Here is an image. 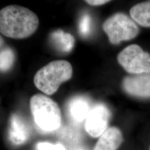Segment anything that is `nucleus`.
Wrapping results in <instances>:
<instances>
[{"mask_svg": "<svg viewBox=\"0 0 150 150\" xmlns=\"http://www.w3.org/2000/svg\"><path fill=\"white\" fill-rule=\"evenodd\" d=\"M51 40L60 52H69L74 47L75 38L69 33L58 30L51 34Z\"/></svg>", "mask_w": 150, "mask_h": 150, "instance_id": "12", "label": "nucleus"}, {"mask_svg": "<svg viewBox=\"0 0 150 150\" xmlns=\"http://www.w3.org/2000/svg\"><path fill=\"white\" fill-rule=\"evenodd\" d=\"M38 150H66L61 144L54 145L48 142H40L36 146Z\"/></svg>", "mask_w": 150, "mask_h": 150, "instance_id": "15", "label": "nucleus"}, {"mask_svg": "<svg viewBox=\"0 0 150 150\" xmlns=\"http://www.w3.org/2000/svg\"><path fill=\"white\" fill-rule=\"evenodd\" d=\"M15 59V54L11 48L6 47L2 50L1 51V71L4 72L9 70Z\"/></svg>", "mask_w": 150, "mask_h": 150, "instance_id": "13", "label": "nucleus"}, {"mask_svg": "<svg viewBox=\"0 0 150 150\" xmlns=\"http://www.w3.org/2000/svg\"><path fill=\"white\" fill-rule=\"evenodd\" d=\"M38 24V16L26 7L8 6L0 11V32L6 37L28 38L37 30Z\"/></svg>", "mask_w": 150, "mask_h": 150, "instance_id": "1", "label": "nucleus"}, {"mask_svg": "<svg viewBox=\"0 0 150 150\" xmlns=\"http://www.w3.org/2000/svg\"><path fill=\"white\" fill-rule=\"evenodd\" d=\"M30 106L35 123L42 130L51 132L59 128L61 110L53 100L42 94H36L31 98Z\"/></svg>", "mask_w": 150, "mask_h": 150, "instance_id": "3", "label": "nucleus"}, {"mask_svg": "<svg viewBox=\"0 0 150 150\" xmlns=\"http://www.w3.org/2000/svg\"><path fill=\"white\" fill-rule=\"evenodd\" d=\"M85 2H87L88 4L90 5L91 6H100L104 5L105 4H107L108 2H110V1H106V0H95V1H85Z\"/></svg>", "mask_w": 150, "mask_h": 150, "instance_id": "16", "label": "nucleus"}, {"mask_svg": "<svg viewBox=\"0 0 150 150\" xmlns=\"http://www.w3.org/2000/svg\"><path fill=\"white\" fill-rule=\"evenodd\" d=\"M131 17L142 27H150V1L136 4L129 10Z\"/></svg>", "mask_w": 150, "mask_h": 150, "instance_id": "11", "label": "nucleus"}, {"mask_svg": "<svg viewBox=\"0 0 150 150\" xmlns=\"http://www.w3.org/2000/svg\"><path fill=\"white\" fill-rule=\"evenodd\" d=\"M123 90L131 96L150 97V74L126 76L122 81Z\"/></svg>", "mask_w": 150, "mask_h": 150, "instance_id": "7", "label": "nucleus"}, {"mask_svg": "<svg viewBox=\"0 0 150 150\" xmlns=\"http://www.w3.org/2000/svg\"><path fill=\"white\" fill-rule=\"evenodd\" d=\"M30 135L26 123L18 115L11 116L8 129V139L13 145H21L27 141Z\"/></svg>", "mask_w": 150, "mask_h": 150, "instance_id": "8", "label": "nucleus"}, {"mask_svg": "<svg viewBox=\"0 0 150 150\" xmlns=\"http://www.w3.org/2000/svg\"><path fill=\"white\" fill-rule=\"evenodd\" d=\"M117 61L130 74H150V54L137 45H131L124 48L118 54Z\"/></svg>", "mask_w": 150, "mask_h": 150, "instance_id": "5", "label": "nucleus"}, {"mask_svg": "<svg viewBox=\"0 0 150 150\" xmlns=\"http://www.w3.org/2000/svg\"><path fill=\"white\" fill-rule=\"evenodd\" d=\"M102 28L113 45L136 38L139 28L134 20L124 13L118 12L108 17L102 25Z\"/></svg>", "mask_w": 150, "mask_h": 150, "instance_id": "4", "label": "nucleus"}, {"mask_svg": "<svg viewBox=\"0 0 150 150\" xmlns=\"http://www.w3.org/2000/svg\"><path fill=\"white\" fill-rule=\"evenodd\" d=\"M91 109L89 101L85 97H74L68 105L69 116L76 122H81L86 119Z\"/></svg>", "mask_w": 150, "mask_h": 150, "instance_id": "10", "label": "nucleus"}, {"mask_svg": "<svg viewBox=\"0 0 150 150\" xmlns=\"http://www.w3.org/2000/svg\"><path fill=\"white\" fill-rule=\"evenodd\" d=\"M91 18L88 15L85 14L82 16L79 24V30L83 36H87L91 30Z\"/></svg>", "mask_w": 150, "mask_h": 150, "instance_id": "14", "label": "nucleus"}, {"mask_svg": "<svg viewBox=\"0 0 150 150\" xmlns=\"http://www.w3.org/2000/svg\"></svg>", "mask_w": 150, "mask_h": 150, "instance_id": "18", "label": "nucleus"}, {"mask_svg": "<svg viewBox=\"0 0 150 150\" xmlns=\"http://www.w3.org/2000/svg\"><path fill=\"white\" fill-rule=\"evenodd\" d=\"M73 69L66 60L54 61L38 70L34 77V83L39 90L51 95L59 86L72 77Z\"/></svg>", "mask_w": 150, "mask_h": 150, "instance_id": "2", "label": "nucleus"}, {"mask_svg": "<svg viewBox=\"0 0 150 150\" xmlns=\"http://www.w3.org/2000/svg\"><path fill=\"white\" fill-rule=\"evenodd\" d=\"M110 118L108 108L102 103H98L91 107L86 119L85 129L91 137H100L107 129Z\"/></svg>", "mask_w": 150, "mask_h": 150, "instance_id": "6", "label": "nucleus"}, {"mask_svg": "<svg viewBox=\"0 0 150 150\" xmlns=\"http://www.w3.org/2000/svg\"><path fill=\"white\" fill-rule=\"evenodd\" d=\"M82 150V149H79V150H78V149H77V150Z\"/></svg>", "mask_w": 150, "mask_h": 150, "instance_id": "17", "label": "nucleus"}, {"mask_svg": "<svg viewBox=\"0 0 150 150\" xmlns=\"http://www.w3.org/2000/svg\"><path fill=\"white\" fill-rule=\"evenodd\" d=\"M123 139L120 129L116 127H109L100 137L93 150H117Z\"/></svg>", "mask_w": 150, "mask_h": 150, "instance_id": "9", "label": "nucleus"}]
</instances>
